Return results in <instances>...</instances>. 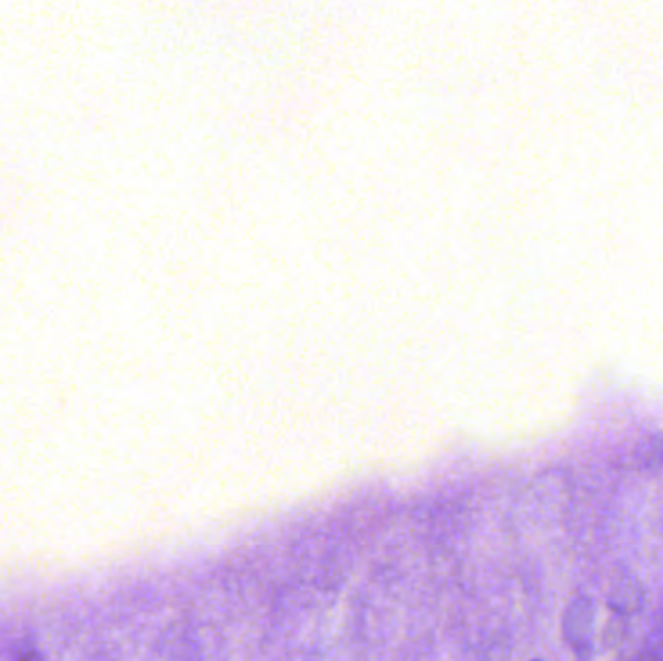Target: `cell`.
I'll use <instances>...</instances> for the list:
<instances>
[{"mask_svg":"<svg viewBox=\"0 0 663 661\" xmlns=\"http://www.w3.org/2000/svg\"><path fill=\"white\" fill-rule=\"evenodd\" d=\"M594 601L586 596L576 598L568 606L567 615H565V638L568 646L578 653H586L590 650L591 627H594Z\"/></svg>","mask_w":663,"mask_h":661,"instance_id":"cell-1","label":"cell"},{"mask_svg":"<svg viewBox=\"0 0 663 661\" xmlns=\"http://www.w3.org/2000/svg\"><path fill=\"white\" fill-rule=\"evenodd\" d=\"M632 661H663V609L655 615L654 622Z\"/></svg>","mask_w":663,"mask_h":661,"instance_id":"cell-2","label":"cell"},{"mask_svg":"<svg viewBox=\"0 0 663 661\" xmlns=\"http://www.w3.org/2000/svg\"><path fill=\"white\" fill-rule=\"evenodd\" d=\"M17 661H47L32 646H24L18 650Z\"/></svg>","mask_w":663,"mask_h":661,"instance_id":"cell-3","label":"cell"}]
</instances>
